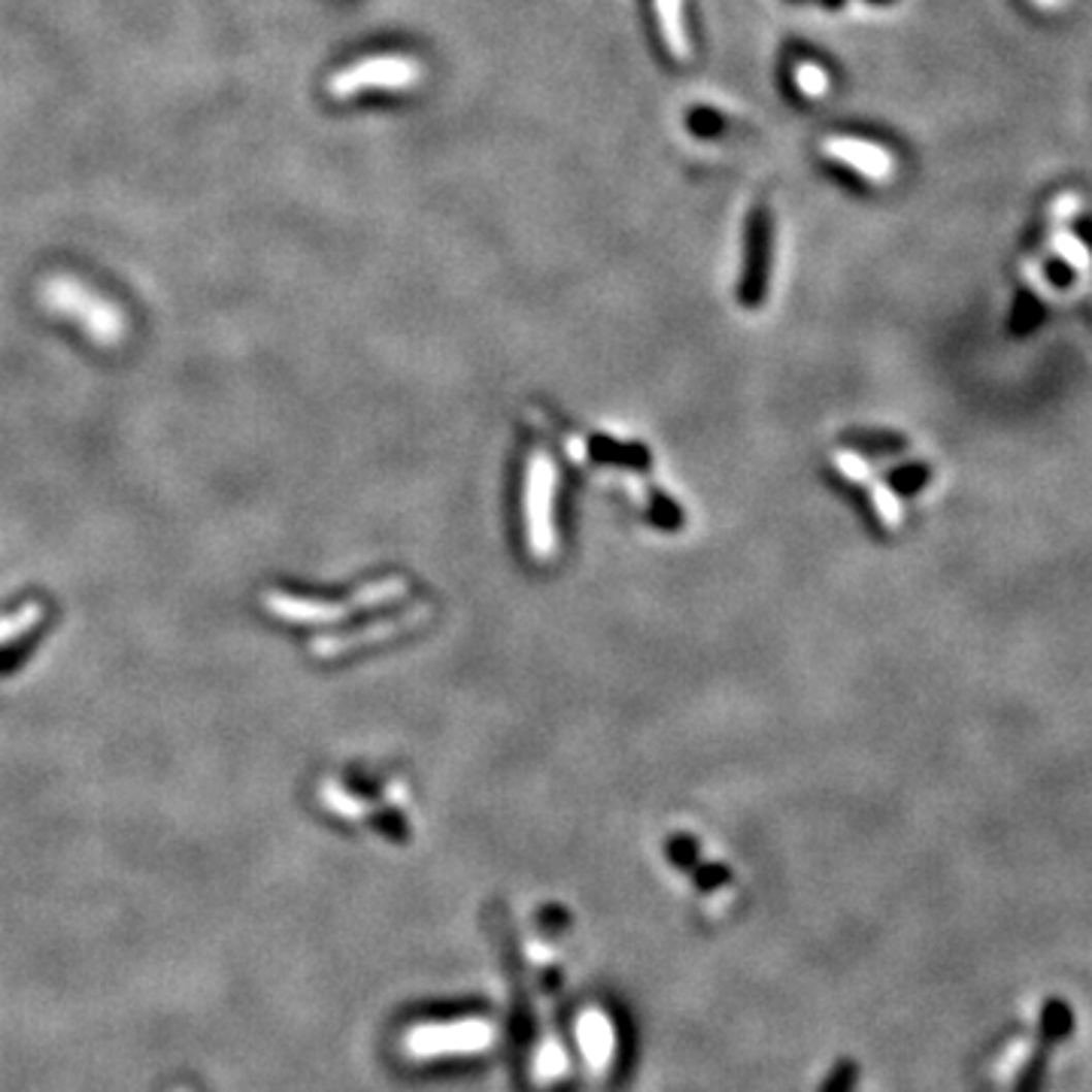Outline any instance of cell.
Wrapping results in <instances>:
<instances>
[{
  "label": "cell",
  "mask_w": 1092,
  "mask_h": 1092,
  "mask_svg": "<svg viewBox=\"0 0 1092 1092\" xmlns=\"http://www.w3.org/2000/svg\"><path fill=\"white\" fill-rule=\"evenodd\" d=\"M1084 200L1074 192H1062L1059 198L1050 203V222H1071L1078 213H1081Z\"/></svg>",
  "instance_id": "7"
},
{
  "label": "cell",
  "mask_w": 1092,
  "mask_h": 1092,
  "mask_svg": "<svg viewBox=\"0 0 1092 1092\" xmlns=\"http://www.w3.org/2000/svg\"><path fill=\"white\" fill-rule=\"evenodd\" d=\"M820 155L856 176L865 186H890L895 180V155L884 143L859 137V134H829L820 140Z\"/></svg>",
  "instance_id": "2"
},
{
  "label": "cell",
  "mask_w": 1092,
  "mask_h": 1092,
  "mask_svg": "<svg viewBox=\"0 0 1092 1092\" xmlns=\"http://www.w3.org/2000/svg\"><path fill=\"white\" fill-rule=\"evenodd\" d=\"M1050 252L1081 280V286H1087L1092 280V252L1090 247L1068 228V222H1050V240H1047Z\"/></svg>",
  "instance_id": "4"
},
{
  "label": "cell",
  "mask_w": 1092,
  "mask_h": 1092,
  "mask_svg": "<svg viewBox=\"0 0 1092 1092\" xmlns=\"http://www.w3.org/2000/svg\"><path fill=\"white\" fill-rule=\"evenodd\" d=\"M425 70L419 58L410 55H377V58H364L355 61L347 70H338V76L328 83V92L338 100H347L361 92H407L416 89L422 83Z\"/></svg>",
  "instance_id": "1"
},
{
  "label": "cell",
  "mask_w": 1092,
  "mask_h": 1092,
  "mask_svg": "<svg viewBox=\"0 0 1092 1092\" xmlns=\"http://www.w3.org/2000/svg\"><path fill=\"white\" fill-rule=\"evenodd\" d=\"M652 19H655V34L662 50L668 52L677 64H686L693 58V43L686 31V6L683 0H649Z\"/></svg>",
  "instance_id": "3"
},
{
  "label": "cell",
  "mask_w": 1092,
  "mask_h": 1092,
  "mask_svg": "<svg viewBox=\"0 0 1092 1092\" xmlns=\"http://www.w3.org/2000/svg\"><path fill=\"white\" fill-rule=\"evenodd\" d=\"M719 122H722V119H719V116H716L713 109H704V106H701V109H696V113L689 116V128H693L696 134H701V137H710V134H716V131L722 128Z\"/></svg>",
  "instance_id": "8"
},
{
  "label": "cell",
  "mask_w": 1092,
  "mask_h": 1092,
  "mask_svg": "<svg viewBox=\"0 0 1092 1092\" xmlns=\"http://www.w3.org/2000/svg\"><path fill=\"white\" fill-rule=\"evenodd\" d=\"M756 222H749V258H746V280H744V298L756 300L762 295L765 286V255H768V222L762 213L752 216Z\"/></svg>",
  "instance_id": "5"
},
{
  "label": "cell",
  "mask_w": 1092,
  "mask_h": 1092,
  "mask_svg": "<svg viewBox=\"0 0 1092 1092\" xmlns=\"http://www.w3.org/2000/svg\"><path fill=\"white\" fill-rule=\"evenodd\" d=\"M790 83H793L795 95H801L804 100H823L832 92L829 67L813 58H795L790 64Z\"/></svg>",
  "instance_id": "6"
}]
</instances>
